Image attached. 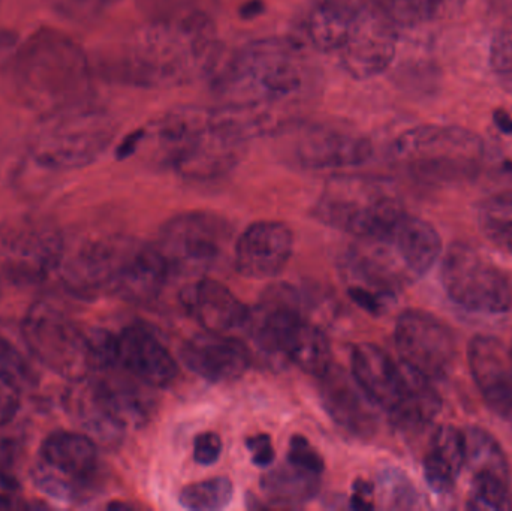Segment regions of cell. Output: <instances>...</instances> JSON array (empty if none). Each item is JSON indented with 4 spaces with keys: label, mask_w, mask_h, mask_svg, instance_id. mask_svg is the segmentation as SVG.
Listing matches in <instances>:
<instances>
[{
    "label": "cell",
    "mask_w": 512,
    "mask_h": 511,
    "mask_svg": "<svg viewBox=\"0 0 512 511\" xmlns=\"http://www.w3.org/2000/svg\"><path fill=\"white\" fill-rule=\"evenodd\" d=\"M306 48L291 38L242 45L213 72L219 107L252 138L280 134L303 120L321 89V72Z\"/></svg>",
    "instance_id": "6da1fadb"
},
{
    "label": "cell",
    "mask_w": 512,
    "mask_h": 511,
    "mask_svg": "<svg viewBox=\"0 0 512 511\" xmlns=\"http://www.w3.org/2000/svg\"><path fill=\"white\" fill-rule=\"evenodd\" d=\"M221 62L215 21L195 8L153 17L99 62L105 80L171 89L213 75Z\"/></svg>",
    "instance_id": "7a4b0ae2"
},
{
    "label": "cell",
    "mask_w": 512,
    "mask_h": 511,
    "mask_svg": "<svg viewBox=\"0 0 512 511\" xmlns=\"http://www.w3.org/2000/svg\"><path fill=\"white\" fill-rule=\"evenodd\" d=\"M252 137L224 108L182 105L159 114L119 149L128 158L140 149L159 167L192 182H213L228 176L245 159Z\"/></svg>",
    "instance_id": "3957f363"
},
{
    "label": "cell",
    "mask_w": 512,
    "mask_h": 511,
    "mask_svg": "<svg viewBox=\"0 0 512 511\" xmlns=\"http://www.w3.org/2000/svg\"><path fill=\"white\" fill-rule=\"evenodd\" d=\"M6 71L9 96L39 116L93 101V69L68 33L41 27L18 47Z\"/></svg>",
    "instance_id": "277c9868"
},
{
    "label": "cell",
    "mask_w": 512,
    "mask_h": 511,
    "mask_svg": "<svg viewBox=\"0 0 512 511\" xmlns=\"http://www.w3.org/2000/svg\"><path fill=\"white\" fill-rule=\"evenodd\" d=\"M301 30L306 47L334 57L357 80L384 74L396 57L399 27L366 0H316Z\"/></svg>",
    "instance_id": "5b68a950"
},
{
    "label": "cell",
    "mask_w": 512,
    "mask_h": 511,
    "mask_svg": "<svg viewBox=\"0 0 512 511\" xmlns=\"http://www.w3.org/2000/svg\"><path fill=\"white\" fill-rule=\"evenodd\" d=\"M441 249L433 225L405 210L378 233L358 237L346 263L354 285L393 296L426 275Z\"/></svg>",
    "instance_id": "8992f818"
},
{
    "label": "cell",
    "mask_w": 512,
    "mask_h": 511,
    "mask_svg": "<svg viewBox=\"0 0 512 511\" xmlns=\"http://www.w3.org/2000/svg\"><path fill=\"white\" fill-rule=\"evenodd\" d=\"M116 119L95 102H84L39 117L27 152L48 171L80 170L98 161L116 140Z\"/></svg>",
    "instance_id": "52a82bcc"
},
{
    "label": "cell",
    "mask_w": 512,
    "mask_h": 511,
    "mask_svg": "<svg viewBox=\"0 0 512 511\" xmlns=\"http://www.w3.org/2000/svg\"><path fill=\"white\" fill-rule=\"evenodd\" d=\"M351 374L358 386L400 428H423L433 422L442 401L429 378L375 344H357L351 351Z\"/></svg>",
    "instance_id": "ba28073f"
},
{
    "label": "cell",
    "mask_w": 512,
    "mask_h": 511,
    "mask_svg": "<svg viewBox=\"0 0 512 511\" xmlns=\"http://www.w3.org/2000/svg\"><path fill=\"white\" fill-rule=\"evenodd\" d=\"M104 330H84L62 308L50 302L30 306L21 323L27 350L45 368L69 381L101 371Z\"/></svg>",
    "instance_id": "9c48e42d"
},
{
    "label": "cell",
    "mask_w": 512,
    "mask_h": 511,
    "mask_svg": "<svg viewBox=\"0 0 512 511\" xmlns=\"http://www.w3.org/2000/svg\"><path fill=\"white\" fill-rule=\"evenodd\" d=\"M246 329L268 354L285 357L306 374L321 378L333 366L327 335L306 320L295 291L277 287L268 291Z\"/></svg>",
    "instance_id": "30bf717a"
},
{
    "label": "cell",
    "mask_w": 512,
    "mask_h": 511,
    "mask_svg": "<svg viewBox=\"0 0 512 511\" xmlns=\"http://www.w3.org/2000/svg\"><path fill=\"white\" fill-rule=\"evenodd\" d=\"M390 155L414 176L442 182L474 174L483 164L486 144L460 126L421 125L402 132Z\"/></svg>",
    "instance_id": "8fae6325"
},
{
    "label": "cell",
    "mask_w": 512,
    "mask_h": 511,
    "mask_svg": "<svg viewBox=\"0 0 512 511\" xmlns=\"http://www.w3.org/2000/svg\"><path fill=\"white\" fill-rule=\"evenodd\" d=\"M405 212L381 183L357 174H342L325 183L315 204L319 222L355 239L378 233Z\"/></svg>",
    "instance_id": "7c38bea8"
},
{
    "label": "cell",
    "mask_w": 512,
    "mask_h": 511,
    "mask_svg": "<svg viewBox=\"0 0 512 511\" xmlns=\"http://www.w3.org/2000/svg\"><path fill=\"white\" fill-rule=\"evenodd\" d=\"M66 240L44 216H15L0 224V276L17 287H35L59 272Z\"/></svg>",
    "instance_id": "4fadbf2b"
},
{
    "label": "cell",
    "mask_w": 512,
    "mask_h": 511,
    "mask_svg": "<svg viewBox=\"0 0 512 511\" xmlns=\"http://www.w3.org/2000/svg\"><path fill=\"white\" fill-rule=\"evenodd\" d=\"M230 222L212 212H186L162 225L158 246L171 273L206 276L234 249Z\"/></svg>",
    "instance_id": "5bb4252c"
},
{
    "label": "cell",
    "mask_w": 512,
    "mask_h": 511,
    "mask_svg": "<svg viewBox=\"0 0 512 511\" xmlns=\"http://www.w3.org/2000/svg\"><path fill=\"white\" fill-rule=\"evenodd\" d=\"M99 474L98 444L87 434L57 431L39 449L33 482L47 497L63 503L83 501Z\"/></svg>",
    "instance_id": "9a60e30c"
},
{
    "label": "cell",
    "mask_w": 512,
    "mask_h": 511,
    "mask_svg": "<svg viewBox=\"0 0 512 511\" xmlns=\"http://www.w3.org/2000/svg\"><path fill=\"white\" fill-rule=\"evenodd\" d=\"M276 137L285 140L286 155L304 170H346L366 164L373 144L366 135L340 122L300 120Z\"/></svg>",
    "instance_id": "2e32d148"
},
{
    "label": "cell",
    "mask_w": 512,
    "mask_h": 511,
    "mask_svg": "<svg viewBox=\"0 0 512 511\" xmlns=\"http://www.w3.org/2000/svg\"><path fill=\"white\" fill-rule=\"evenodd\" d=\"M442 284L457 305L480 314H504L512 306L510 279L471 246L456 243L442 264Z\"/></svg>",
    "instance_id": "e0dca14e"
},
{
    "label": "cell",
    "mask_w": 512,
    "mask_h": 511,
    "mask_svg": "<svg viewBox=\"0 0 512 511\" xmlns=\"http://www.w3.org/2000/svg\"><path fill=\"white\" fill-rule=\"evenodd\" d=\"M394 342L400 360L430 381L447 377L456 360L453 332L429 312H403L394 329Z\"/></svg>",
    "instance_id": "ac0fdd59"
},
{
    "label": "cell",
    "mask_w": 512,
    "mask_h": 511,
    "mask_svg": "<svg viewBox=\"0 0 512 511\" xmlns=\"http://www.w3.org/2000/svg\"><path fill=\"white\" fill-rule=\"evenodd\" d=\"M122 237L95 236L86 237L72 246L66 243L57 272L65 290L86 300L111 294Z\"/></svg>",
    "instance_id": "d6986e66"
},
{
    "label": "cell",
    "mask_w": 512,
    "mask_h": 511,
    "mask_svg": "<svg viewBox=\"0 0 512 511\" xmlns=\"http://www.w3.org/2000/svg\"><path fill=\"white\" fill-rule=\"evenodd\" d=\"M466 465L472 476L469 507L501 510L510 501V467L498 441L481 428L465 431Z\"/></svg>",
    "instance_id": "ffe728a7"
},
{
    "label": "cell",
    "mask_w": 512,
    "mask_h": 511,
    "mask_svg": "<svg viewBox=\"0 0 512 511\" xmlns=\"http://www.w3.org/2000/svg\"><path fill=\"white\" fill-rule=\"evenodd\" d=\"M170 275V267L156 243L150 245L123 236L111 294L134 305H149L164 290Z\"/></svg>",
    "instance_id": "44dd1931"
},
{
    "label": "cell",
    "mask_w": 512,
    "mask_h": 511,
    "mask_svg": "<svg viewBox=\"0 0 512 511\" xmlns=\"http://www.w3.org/2000/svg\"><path fill=\"white\" fill-rule=\"evenodd\" d=\"M294 252V234L283 222L259 221L234 242L237 272L245 278L270 279L279 275Z\"/></svg>",
    "instance_id": "7402d4cb"
},
{
    "label": "cell",
    "mask_w": 512,
    "mask_h": 511,
    "mask_svg": "<svg viewBox=\"0 0 512 511\" xmlns=\"http://www.w3.org/2000/svg\"><path fill=\"white\" fill-rule=\"evenodd\" d=\"M319 395L328 416L343 431L358 438L375 434L379 408L358 386L352 374L331 366L319 378Z\"/></svg>",
    "instance_id": "603a6c76"
},
{
    "label": "cell",
    "mask_w": 512,
    "mask_h": 511,
    "mask_svg": "<svg viewBox=\"0 0 512 511\" xmlns=\"http://www.w3.org/2000/svg\"><path fill=\"white\" fill-rule=\"evenodd\" d=\"M180 356L189 371L210 383L239 380L252 363L249 348L227 333L204 332L194 336L183 345Z\"/></svg>",
    "instance_id": "cb8c5ba5"
},
{
    "label": "cell",
    "mask_w": 512,
    "mask_h": 511,
    "mask_svg": "<svg viewBox=\"0 0 512 511\" xmlns=\"http://www.w3.org/2000/svg\"><path fill=\"white\" fill-rule=\"evenodd\" d=\"M116 366L153 389L170 386L179 366L147 327L129 326L116 335Z\"/></svg>",
    "instance_id": "d4e9b609"
},
{
    "label": "cell",
    "mask_w": 512,
    "mask_h": 511,
    "mask_svg": "<svg viewBox=\"0 0 512 511\" xmlns=\"http://www.w3.org/2000/svg\"><path fill=\"white\" fill-rule=\"evenodd\" d=\"M472 377L489 407L512 429V354L493 336H477L469 344Z\"/></svg>",
    "instance_id": "484cf974"
},
{
    "label": "cell",
    "mask_w": 512,
    "mask_h": 511,
    "mask_svg": "<svg viewBox=\"0 0 512 511\" xmlns=\"http://www.w3.org/2000/svg\"><path fill=\"white\" fill-rule=\"evenodd\" d=\"M183 306L206 332L230 333L246 329L251 309L218 279L200 276L182 291Z\"/></svg>",
    "instance_id": "4316f807"
},
{
    "label": "cell",
    "mask_w": 512,
    "mask_h": 511,
    "mask_svg": "<svg viewBox=\"0 0 512 511\" xmlns=\"http://www.w3.org/2000/svg\"><path fill=\"white\" fill-rule=\"evenodd\" d=\"M71 383L66 405L69 413L77 420L84 432L96 443L107 444V446H113L122 441L128 429L114 414L96 375H87Z\"/></svg>",
    "instance_id": "83f0119b"
},
{
    "label": "cell",
    "mask_w": 512,
    "mask_h": 511,
    "mask_svg": "<svg viewBox=\"0 0 512 511\" xmlns=\"http://www.w3.org/2000/svg\"><path fill=\"white\" fill-rule=\"evenodd\" d=\"M465 465V431L454 426H442L433 435L424 458V476L430 488L438 494L453 491Z\"/></svg>",
    "instance_id": "f1b7e54d"
},
{
    "label": "cell",
    "mask_w": 512,
    "mask_h": 511,
    "mask_svg": "<svg viewBox=\"0 0 512 511\" xmlns=\"http://www.w3.org/2000/svg\"><path fill=\"white\" fill-rule=\"evenodd\" d=\"M261 491L265 498L276 506H303L318 494L319 476L288 462L264 474L261 479Z\"/></svg>",
    "instance_id": "f546056e"
},
{
    "label": "cell",
    "mask_w": 512,
    "mask_h": 511,
    "mask_svg": "<svg viewBox=\"0 0 512 511\" xmlns=\"http://www.w3.org/2000/svg\"><path fill=\"white\" fill-rule=\"evenodd\" d=\"M394 26L417 27L438 23L459 14L468 0H366Z\"/></svg>",
    "instance_id": "4dcf8cb0"
},
{
    "label": "cell",
    "mask_w": 512,
    "mask_h": 511,
    "mask_svg": "<svg viewBox=\"0 0 512 511\" xmlns=\"http://www.w3.org/2000/svg\"><path fill=\"white\" fill-rule=\"evenodd\" d=\"M478 219L487 239L512 255V192L487 198L481 204Z\"/></svg>",
    "instance_id": "1f68e13d"
},
{
    "label": "cell",
    "mask_w": 512,
    "mask_h": 511,
    "mask_svg": "<svg viewBox=\"0 0 512 511\" xmlns=\"http://www.w3.org/2000/svg\"><path fill=\"white\" fill-rule=\"evenodd\" d=\"M234 486L227 477L203 480L185 486L179 503L188 510L213 511L225 509L233 500Z\"/></svg>",
    "instance_id": "d6a6232c"
},
{
    "label": "cell",
    "mask_w": 512,
    "mask_h": 511,
    "mask_svg": "<svg viewBox=\"0 0 512 511\" xmlns=\"http://www.w3.org/2000/svg\"><path fill=\"white\" fill-rule=\"evenodd\" d=\"M0 378L20 393L29 392L38 384V374L30 360L2 335H0Z\"/></svg>",
    "instance_id": "836d02e7"
},
{
    "label": "cell",
    "mask_w": 512,
    "mask_h": 511,
    "mask_svg": "<svg viewBox=\"0 0 512 511\" xmlns=\"http://www.w3.org/2000/svg\"><path fill=\"white\" fill-rule=\"evenodd\" d=\"M60 17L71 23L92 24L104 17L119 0H45Z\"/></svg>",
    "instance_id": "e575fe53"
},
{
    "label": "cell",
    "mask_w": 512,
    "mask_h": 511,
    "mask_svg": "<svg viewBox=\"0 0 512 511\" xmlns=\"http://www.w3.org/2000/svg\"><path fill=\"white\" fill-rule=\"evenodd\" d=\"M490 68L496 80L512 93V24L496 33L490 45Z\"/></svg>",
    "instance_id": "d590c367"
},
{
    "label": "cell",
    "mask_w": 512,
    "mask_h": 511,
    "mask_svg": "<svg viewBox=\"0 0 512 511\" xmlns=\"http://www.w3.org/2000/svg\"><path fill=\"white\" fill-rule=\"evenodd\" d=\"M288 462L301 468V470L318 474V476H321L325 468L322 456L316 452L315 447L309 443V440L301 437V435H295L289 441Z\"/></svg>",
    "instance_id": "8d00e7d4"
},
{
    "label": "cell",
    "mask_w": 512,
    "mask_h": 511,
    "mask_svg": "<svg viewBox=\"0 0 512 511\" xmlns=\"http://www.w3.org/2000/svg\"><path fill=\"white\" fill-rule=\"evenodd\" d=\"M222 453V440L216 432H203L194 441V459L203 467L218 462Z\"/></svg>",
    "instance_id": "74e56055"
},
{
    "label": "cell",
    "mask_w": 512,
    "mask_h": 511,
    "mask_svg": "<svg viewBox=\"0 0 512 511\" xmlns=\"http://www.w3.org/2000/svg\"><path fill=\"white\" fill-rule=\"evenodd\" d=\"M20 453V441L0 432V480L14 479Z\"/></svg>",
    "instance_id": "f35d334b"
},
{
    "label": "cell",
    "mask_w": 512,
    "mask_h": 511,
    "mask_svg": "<svg viewBox=\"0 0 512 511\" xmlns=\"http://www.w3.org/2000/svg\"><path fill=\"white\" fill-rule=\"evenodd\" d=\"M20 395L15 387L0 378V429H5L14 422L20 411Z\"/></svg>",
    "instance_id": "ab89813d"
},
{
    "label": "cell",
    "mask_w": 512,
    "mask_h": 511,
    "mask_svg": "<svg viewBox=\"0 0 512 511\" xmlns=\"http://www.w3.org/2000/svg\"><path fill=\"white\" fill-rule=\"evenodd\" d=\"M246 446L251 452L252 462L256 467L267 468L273 464L276 453H274L273 443H271V438L268 435H254V437L248 438Z\"/></svg>",
    "instance_id": "60d3db41"
},
{
    "label": "cell",
    "mask_w": 512,
    "mask_h": 511,
    "mask_svg": "<svg viewBox=\"0 0 512 511\" xmlns=\"http://www.w3.org/2000/svg\"><path fill=\"white\" fill-rule=\"evenodd\" d=\"M20 42L18 35L12 30L0 29V69L8 68L17 53Z\"/></svg>",
    "instance_id": "b9f144b4"
},
{
    "label": "cell",
    "mask_w": 512,
    "mask_h": 511,
    "mask_svg": "<svg viewBox=\"0 0 512 511\" xmlns=\"http://www.w3.org/2000/svg\"><path fill=\"white\" fill-rule=\"evenodd\" d=\"M351 507L354 510L373 509V486L370 483L364 482V480L355 482Z\"/></svg>",
    "instance_id": "7bdbcfd3"
},
{
    "label": "cell",
    "mask_w": 512,
    "mask_h": 511,
    "mask_svg": "<svg viewBox=\"0 0 512 511\" xmlns=\"http://www.w3.org/2000/svg\"><path fill=\"white\" fill-rule=\"evenodd\" d=\"M2 282H3V279H2V276H0V296H2Z\"/></svg>",
    "instance_id": "ee69618b"
},
{
    "label": "cell",
    "mask_w": 512,
    "mask_h": 511,
    "mask_svg": "<svg viewBox=\"0 0 512 511\" xmlns=\"http://www.w3.org/2000/svg\"><path fill=\"white\" fill-rule=\"evenodd\" d=\"M511 354H512V347H511Z\"/></svg>",
    "instance_id": "f6af8a7d"
}]
</instances>
